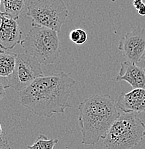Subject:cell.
Segmentation results:
<instances>
[{
	"instance_id": "cell-1",
	"label": "cell",
	"mask_w": 145,
	"mask_h": 149,
	"mask_svg": "<svg viewBox=\"0 0 145 149\" xmlns=\"http://www.w3.org/2000/svg\"><path fill=\"white\" fill-rule=\"evenodd\" d=\"M76 81L64 71L42 75L27 88L19 92L22 106L40 117L50 118L62 114L72 108L70 103L71 90Z\"/></svg>"
},
{
	"instance_id": "cell-2",
	"label": "cell",
	"mask_w": 145,
	"mask_h": 149,
	"mask_svg": "<svg viewBox=\"0 0 145 149\" xmlns=\"http://www.w3.org/2000/svg\"><path fill=\"white\" fill-rule=\"evenodd\" d=\"M78 123L83 145H95L104 139L119 116L114 99L109 95H93L78 105Z\"/></svg>"
},
{
	"instance_id": "cell-3",
	"label": "cell",
	"mask_w": 145,
	"mask_h": 149,
	"mask_svg": "<svg viewBox=\"0 0 145 149\" xmlns=\"http://www.w3.org/2000/svg\"><path fill=\"white\" fill-rule=\"evenodd\" d=\"M145 136V123L135 113H120L104 139L106 149H132Z\"/></svg>"
},
{
	"instance_id": "cell-4",
	"label": "cell",
	"mask_w": 145,
	"mask_h": 149,
	"mask_svg": "<svg viewBox=\"0 0 145 149\" xmlns=\"http://www.w3.org/2000/svg\"><path fill=\"white\" fill-rule=\"evenodd\" d=\"M20 45L25 53L45 65L53 64L60 55V45L57 32L41 26L32 24Z\"/></svg>"
},
{
	"instance_id": "cell-5",
	"label": "cell",
	"mask_w": 145,
	"mask_h": 149,
	"mask_svg": "<svg viewBox=\"0 0 145 149\" xmlns=\"http://www.w3.org/2000/svg\"><path fill=\"white\" fill-rule=\"evenodd\" d=\"M26 16L32 24L41 26L58 33L68 17V10L63 0H35L27 7Z\"/></svg>"
},
{
	"instance_id": "cell-6",
	"label": "cell",
	"mask_w": 145,
	"mask_h": 149,
	"mask_svg": "<svg viewBox=\"0 0 145 149\" xmlns=\"http://www.w3.org/2000/svg\"><path fill=\"white\" fill-rule=\"evenodd\" d=\"M43 74L41 64L35 57L27 53L19 54L13 72L7 79V88L20 92Z\"/></svg>"
},
{
	"instance_id": "cell-7",
	"label": "cell",
	"mask_w": 145,
	"mask_h": 149,
	"mask_svg": "<svg viewBox=\"0 0 145 149\" xmlns=\"http://www.w3.org/2000/svg\"><path fill=\"white\" fill-rule=\"evenodd\" d=\"M118 49L134 63L145 58V27L137 26L127 32L120 40Z\"/></svg>"
},
{
	"instance_id": "cell-8",
	"label": "cell",
	"mask_w": 145,
	"mask_h": 149,
	"mask_svg": "<svg viewBox=\"0 0 145 149\" xmlns=\"http://www.w3.org/2000/svg\"><path fill=\"white\" fill-rule=\"evenodd\" d=\"M15 19L0 11V48L9 50L20 45L22 32Z\"/></svg>"
},
{
	"instance_id": "cell-9",
	"label": "cell",
	"mask_w": 145,
	"mask_h": 149,
	"mask_svg": "<svg viewBox=\"0 0 145 149\" xmlns=\"http://www.w3.org/2000/svg\"><path fill=\"white\" fill-rule=\"evenodd\" d=\"M116 106L126 113L145 112V89L134 88L128 93H121L118 96Z\"/></svg>"
},
{
	"instance_id": "cell-10",
	"label": "cell",
	"mask_w": 145,
	"mask_h": 149,
	"mask_svg": "<svg viewBox=\"0 0 145 149\" xmlns=\"http://www.w3.org/2000/svg\"><path fill=\"white\" fill-rule=\"evenodd\" d=\"M116 80L127 82L133 88L145 89V68L139 67L130 60L123 62Z\"/></svg>"
},
{
	"instance_id": "cell-11",
	"label": "cell",
	"mask_w": 145,
	"mask_h": 149,
	"mask_svg": "<svg viewBox=\"0 0 145 149\" xmlns=\"http://www.w3.org/2000/svg\"><path fill=\"white\" fill-rule=\"evenodd\" d=\"M18 55L0 49V77L7 79L13 72Z\"/></svg>"
},
{
	"instance_id": "cell-12",
	"label": "cell",
	"mask_w": 145,
	"mask_h": 149,
	"mask_svg": "<svg viewBox=\"0 0 145 149\" xmlns=\"http://www.w3.org/2000/svg\"><path fill=\"white\" fill-rule=\"evenodd\" d=\"M3 4L4 12L15 19H18L25 7V0H3Z\"/></svg>"
},
{
	"instance_id": "cell-13",
	"label": "cell",
	"mask_w": 145,
	"mask_h": 149,
	"mask_svg": "<svg viewBox=\"0 0 145 149\" xmlns=\"http://www.w3.org/2000/svg\"><path fill=\"white\" fill-rule=\"evenodd\" d=\"M57 143V139H49L45 135L40 134L32 145L27 147L28 149H53Z\"/></svg>"
},
{
	"instance_id": "cell-14",
	"label": "cell",
	"mask_w": 145,
	"mask_h": 149,
	"mask_svg": "<svg viewBox=\"0 0 145 149\" xmlns=\"http://www.w3.org/2000/svg\"><path fill=\"white\" fill-rule=\"evenodd\" d=\"M69 38L71 41H72L75 44L81 45L86 42L88 40V35L84 29L78 28L71 31L69 34Z\"/></svg>"
},
{
	"instance_id": "cell-15",
	"label": "cell",
	"mask_w": 145,
	"mask_h": 149,
	"mask_svg": "<svg viewBox=\"0 0 145 149\" xmlns=\"http://www.w3.org/2000/svg\"><path fill=\"white\" fill-rule=\"evenodd\" d=\"M7 79L0 77V101L4 98L6 95V89H7Z\"/></svg>"
},
{
	"instance_id": "cell-16",
	"label": "cell",
	"mask_w": 145,
	"mask_h": 149,
	"mask_svg": "<svg viewBox=\"0 0 145 149\" xmlns=\"http://www.w3.org/2000/svg\"><path fill=\"white\" fill-rule=\"evenodd\" d=\"M0 149H12L6 136L0 139Z\"/></svg>"
},
{
	"instance_id": "cell-17",
	"label": "cell",
	"mask_w": 145,
	"mask_h": 149,
	"mask_svg": "<svg viewBox=\"0 0 145 149\" xmlns=\"http://www.w3.org/2000/svg\"><path fill=\"white\" fill-rule=\"evenodd\" d=\"M143 1L142 0H134L133 1V5L135 7V9H138L143 4Z\"/></svg>"
},
{
	"instance_id": "cell-18",
	"label": "cell",
	"mask_w": 145,
	"mask_h": 149,
	"mask_svg": "<svg viewBox=\"0 0 145 149\" xmlns=\"http://www.w3.org/2000/svg\"><path fill=\"white\" fill-rule=\"evenodd\" d=\"M137 11H138V13L141 16H145V4L144 3H143L142 5H141L138 9H137Z\"/></svg>"
},
{
	"instance_id": "cell-19",
	"label": "cell",
	"mask_w": 145,
	"mask_h": 149,
	"mask_svg": "<svg viewBox=\"0 0 145 149\" xmlns=\"http://www.w3.org/2000/svg\"><path fill=\"white\" fill-rule=\"evenodd\" d=\"M4 136H6L4 133V130H3V128H2V126H1V123H0V139H2V138H4Z\"/></svg>"
},
{
	"instance_id": "cell-20",
	"label": "cell",
	"mask_w": 145,
	"mask_h": 149,
	"mask_svg": "<svg viewBox=\"0 0 145 149\" xmlns=\"http://www.w3.org/2000/svg\"><path fill=\"white\" fill-rule=\"evenodd\" d=\"M111 1L112 2H116V1H117V0H111Z\"/></svg>"
},
{
	"instance_id": "cell-21",
	"label": "cell",
	"mask_w": 145,
	"mask_h": 149,
	"mask_svg": "<svg viewBox=\"0 0 145 149\" xmlns=\"http://www.w3.org/2000/svg\"><path fill=\"white\" fill-rule=\"evenodd\" d=\"M1 0H0V5H1Z\"/></svg>"
}]
</instances>
